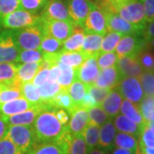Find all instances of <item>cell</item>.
Masks as SVG:
<instances>
[{
    "mask_svg": "<svg viewBox=\"0 0 154 154\" xmlns=\"http://www.w3.org/2000/svg\"><path fill=\"white\" fill-rule=\"evenodd\" d=\"M40 22V15L33 14L23 9H17L1 19L2 28L8 30H18L31 27Z\"/></svg>",
    "mask_w": 154,
    "mask_h": 154,
    "instance_id": "5",
    "label": "cell"
},
{
    "mask_svg": "<svg viewBox=\"0 0 154 154\" xmlns=\"http://www.w3.org/2000/svg\"><path fill=\"white\" fill-rule=\"evenodd\" d=\"M138 149L141 152L142 154H154V148L146 147V146H140L138 145Z\"/></svg>",
    "mask_w": 154,
    "mask_h": 154,
    "instance_id": "59",
    "label": "cell"
},
{
    "mask_svg": "<svg viewBox=\"0 0 154 154\" xmlns=\"http://www.w3.org/2000/svg\"><path fill=\"white\" fill-rule=\"evenodd\" d=\"M23 154L37 143L32 125H11L5 135Z\"/></svg>",
    "mask_w": 154,
    "mask_h": 154,
    "instance_id": "4",
    "label": "cell"
},
{
    "mask_svg": "<svg viewBox=\"0 0 154 154\" xmlns=\"http://www.w3.org/2000/svg\"><path fill=\"white\" fill-rule=\"evenodd\" d=\"M88 57L82 51H67L61 50L57 52V63L71 67L73 69H77L82 64V63Z\"/></svg>",
    "mask_w": 154,
    "mask_h": 154,
    "instance_id": "24",
    "label": "cell"
},
{
    "mask_svg": "<svg viewBox=\"0 0 154 154\" xmlns=\"http://www.w3.org/2000/svg\"><path fill=\"white\" fill-rule=\"evenodd\" d=\"M122 79V77L116 65L108 69H100L99 76L97 78L94 85L99 88L112 90L117 87Z\"/></svg>",
    "mask_w": 154,
    "mask_h": 154,
    "instance_id": "15",
    "label": "cell"
},
{
    "mask_svg": "<svg viewBox=\"0 0 154 154\" xmlns=\"http://www.w3.org/2000/svg\"><path fill=\"white\" fill-rule=\"evenodd\" d=\"M41 69V61L37 63H21L17 67V81L21 84L32 82L36 74Z\"/></svg>",
    "mask_w": 154,
    "mask_h": 154,
    "instance_id": "23",
    "label": "cell"
},
{
    "mask_svg": "<svg viewBox=\"0 0 154 154\" xmlns=\"http://www.w3.org/2000/svg\"><path fill=\"white\" fill-rule=\"evenodd\" d=\"M2 28V24H1V19H0V29Z\"/></svg>",
    "mask_w": 154,
    "mask_h": 154,
    "instance_id": "64",
    "label": "cell"
},
{
    "mask_svg": "<svg viewBox=\"0 0 154 154\" xmlns=\"http://www.w3.org/2000/svg\"><path fill=\"white\" fill-rule=\"evenodd\" d=\"M55 113L57 120L60 122L63 125H68L69 120V112L68 111L63 110V109L56 108Z\"/></svg>",
    "mask_w": 154,
    "mask_h": 154,
    "instance_id": "55",
    "label": "cell"
},
{
    "mask_svg": "<svg viewBox=\"0 0 154 154\" xmlns=\"http://www.w3.org/2000/svg\"><path fill=\"white\" fill-rule=\"evenodd\" d=\"M145 96L154 97V72L144 71L139 77Z\"/></svg>",
    "mask_w": 154,
    "mask_h": 154,
    "instance_id": "44",
    "label": "cell"
},
{
    "mask_svg": "<svg viewBox=\"0 0 154 154\" xmlns=\"http://www.w3.org/2000/svg\"><path fill=\"white\" fill-rule=\"evenodd\" d=\"M99 129L100 127L88 122V124L82 132V135L85 142L87 144L88 151L93 150L95 146H97V145H99Z\"/></svg>",
    "mask_w": 154,
    "mask_h": 154,
    "instance_id": "35",
    "label": "cell"
},
{
    "mask_svg": "<svg viewBox=\"0 0 154 154\" xmlns=\"http://www.w3.org/2000/svg\"><path fill=\"white\" fill-rule=\"evenodd\" d=\"M0 154H23L8 137L0 140Z\"/></svg>",
    "mask_w": 154,
    "mask_h": 154,
    "instance_id": "50",
    "label": "cell"
},
{
    "mask_svg": "<svg viewBox=\"0 0 154 154\" xmlns=\"http://www.w3.org/2000/svg\"><path fill=\"white\" fill-rule=\"evenodd\" d=\"M122 36H123V34H122V33L109 31L103 37L102 44H101V49H100V53L114 51L117 44L119 43V41L122 38Z\"/></svg>",
    "mask_w": 154,
    "mask_h": 154,
    "instance_id": "37",
    "label": "cell"
},
{
    "mask_svg": "<svg viewBox=\"0 0 154 154\" xmlns=\"http://www.w3.org/2000/svg\"><path fill=\"white\" fill-rule=\"evenodd\" d=\"M98 105H99L97 104V102L94 99V97L92 95H90L88 93H87L86 95L84 96V98H83L80 107H82V108L86 109V110H89V109H91L93 107H95V106H98Z\"/></svg>",
    "mask_w": 154,
    "mask_h": 154,
    "instance_id": "54",
    "label": "cell"
},
{
    "mask_svg": "<svg viewBox=\"0 0 154 154\" xmlns=\"http://www.w3.org/2000/svg\"><path fill=\"white\" fill-rule=\"evenodd\" d=\"M120 111L123 116H125L128 119H130L134 122L137 123L140 126H146L143 117L139 109V105L134 104L129 100L124 99L122 100Z\"/></svg>",
    "mask_w": 154,
    "mask_h": 154,
    "instance_id": "27",
    "label": "cell"
},
{
    "mask_svg": "<svg viewBox=\"0 0 154 154\" xmlns=\"http://www.w3.org/2000/svg\"><path fill=\"white\" fill-rule=\"evenodd\" d=\"M22 84L18 81L11 84H0V105L22 98Z\"/></svg>",
    "mask_w": 154,
    "mask_h": 154,
    "instance_id": "25",
    "label": "cell"
},
{
    "mask_svg": "<svg viewBox=\"0 0 154 154\" xmlns=\"http://www.w3.org/2000/svg\"><path fill=\"white\" fill-rule=\"evenodd\" d=\"M50 0H20V8L33 14L42 13Z\"/></svg>",
    "mask_w": 154,
    "mask_h": 154,
    "instance_id": "42",
    "label": "cell"
},
{
    "mask_svg": "<svg viewBox=\"0 0 154 154\" xmlns=\"http://www.w3.org/2000/svg\"><path fill=\"white\" fill-rule=\"evenodd\" d=\"M114 125H115L116 129L122 133H126L134 135L135 137L139 139L141 131L145 126H140L137 123L134 122L130 119H128L125 116L117 115L115 117L114 120Z\"/></svg>",
    "mask_w": 154,
    "mask_h": 154,
    "instance_id": "22",
    "label": "cell"
},
{
    "mask_svg": "<svg viewBox=\"0 0 154 154\" xmlns=\"http://www.w3.org/2000/svg\"><path fill=\"white\" fill-rule=\"evenodd\" d=\"M144 10L146 22L154 20V0H144Z\"/></svg>",
    "mask_w": 154,
    "mask_h": 154,
    "instance_id": "52",
    "label": "cell"
},
{
    "mask_svg": "<svg viewBox=\"0 0 154 154\" xmlns=\"http://www.w3.org/2000/svg\"><path fill=\"white\" fill-rule=\"evenodd\" d=\"M60 75V69L57 64H55L51 67L50 69L49 82H57Z\"/></svg>",
    "mask_w": 154,
    "mask_h": 154,
    "instance_id": "56",
    "label": "cell"
},
{
    "mask_svg": "<svg viewBox=\"0 0 154 154\" xmlns=\"http://www.w3.org/2000/svg\"><path fill=\"white\" fill-rule=\"evenodd\" d=\"M35 105L29 103L28 100L22 98L14 99L5 104L0 105V116H11L13 115H17L22 113L23 111L29 110L33 108Z\"/></svg>",
    "mask_w": 154,
    "mask_h": 154,
    "instance_id": "19",
    "label": "cell"
},
{
    "mask_svg": "<svg viewBox=\"0 0 154 154\" xmlns=\"http://www.w3.org/2000/svg\"><path fill=\"white\" fill-rule=\"evenodd\" d=\"M103 37L104 36L99 34L86 33L85 38L83 39L81 51H82L88 58L91 57H97L100 53Z\"/></svg>",
    "mask_w": 154,
    "mask_h": 154,
    "instance_id": "21",
    "label": "cell"
},
{
    "mask_svg": "<svg viewBox=\"0 0 154 154\" xmlns=\"http://www.w3.org/2000/svg\"><path fill=\"white\" fill-rule=\"evenodd\" d=\"M46 104H42L39 105H35L29 110L23 111L17 115L11 116H5L6 122L9 126L11 125H32L37 116L44 110Z\"/></svg>",
    "mask_w": 154,
    "mask_h": 154,
    "instance_id": "16",
    "label": "cell"
},
{
    "mask_svg": "<svg viewBox=\"0 0 154 154\" xmlns=\"http://www.w3.org/2000/svg\"><path fill=\"white\" fill-rule=\"evenodd\" d=\"M40 21L44 28L45 34L55 38L62 43L71 35L75 27L73 22L68 21L46 20L43 19L41 17Z\"/></svg>",
    "mask_w": 154,
    "mask_h": 154,
    "instance_id": "10",
    "label": "cell"
},
{
    "mask_svg": "<svg viewBox=\"0 0 154 154\" xmlns=\"http://www.w3.org/2000/svg\"><path fill=\"white\" fill-rule=\"evenodd\" d=\"M88 149L82 134L73 135L68 154H88Z\"/></svg>",
    "mask_w": 154,
    "mask_h": 154,
    "instance_id": "43",
    "label": "cell"
},
{
    "mask_svg": "<svg viewBox=\"0 0 154 154\" xmlns=\"http://www.w3.org/2000/svg\"><path fill=\"white\" fill-rule=\"evenodd\" d=\"M88 154H107L105 152L101 151V150H98V149H93V150H90L88 152Z\"/></svg>",
    "mask_w": 154,
    "mask_h": 154,
    "instance_id": "61",
    "label": "cell"
},
{
    "mask_svg": "<svg viewBox=\"0 0 154 154\" xmlns=\"http://www.w3.org/2000/svg\"><path fill=\"white\" fill-rule=\"evenodd\" d=\"M116 89L124 99L139 105L144 98V92L137 77H124Z\"/></svg>",
    "mask_w": 154,
    "mask_h": 154,
    "instance_id": "8",
    "label": "cell"
},
{
    "mask_svg": "<svg viewBox=\"0 0 154 154\" xmlns=\"http://www.w3.org/2000/svg\"><path fill=\"white\" fill-rule=\"evenodd\" d=\"M116 129L113 122L110 119L105 124L100 127L99 129V146L105 151H110L114 147V140Z\"/></svg>",
    "mask_w": 154,
    "mask_h": 154,
    "instance_id": "20",
    "label": "cell"
},
{
    "mask_svg": "<svg viewBox=\"0 0 154 154\" xmlns=\"http://www.w3.org/2000/svg\"><path fill=\"white\" fill-rule=\"evenodd\" d=\"M136 152L130 151V150H127V149L119 148V147H116L114 150H112L111 154H135Z\"/></svg>",
    "mask_w": 154,
    "mask_h": 154,
    "instance_id": "58",
    "label": "cell"
},
{
    "mask_svg": "<svg viewBox=\"0 0 154 154\" xmlns=\"http://www.w3.org/2000/svg\"><path fill=\"white\" fill-rule=\"evenodd\" d=\"M63 46V43L56 39L55 38L45 34L44 37L41 40V43L39 45L38 50L43 54H51V53H56L61 51Z\"/></svg>",
    "mask_w": 154,
    "mask_h": 154,
    "instance_id": "38",
    "label": "cell"
},
{
    "mask_svg": "<svg viewBox=\"0 0 154 154\" xmlns=\"http://www.w3.org/2000/svg\"><path fill=\"white\" fill-rule=\"evenodd\" d=\"M86 32L82 28L75 27L72 34L63 42V49L67 51H80L82 49L83 39L85 38Z\"/></svg>",
    "mask_w": 154,
    "mask_h": 154,
    "instance_id": "26",
    "label": "cell"
},
{
    "mask_svg": "<svg viewBox=\"0 0 154 154\" xmlns=\"http://www.w3.org/2000/svg\"><path fill=\"white\" fill-rule=\"evenodd\" d=\"M70 121L68 123V128L73 135L82 134L85 128L88 124V110L77 106L70 113Z\"/></svg>",
    "mask_w": 154,
    "mask_h": 154,
    "instance_id": "17",
    "label": "cell"
},
{
    "mask_svg": "<svg viewBox=\"0 0 154 154\" xmlns=\"http://www.w3.org/2000/svg\"><path fill=\"white\" fill-rule=\"evenodd\" d=\"M122 103V97L119 94V92L116 88H114L110 90L109 94L101 103L100 106L106 112V114L109 116L110 119H113L119 114L121 110Z\"/></svg>",
    "mask_w": 154,
    "mask_h": 154,
    "instance_id": "18",
    "label": "cell"
},
{
    "mask_svg": "<svg viewBox=\"0 0 154 154\" xmlns=\"http://www.w3.org/2000/svg\"><path fill=\"white\" fill-rule=\"evenodd\" d=\"M18 64L12 63H0V84H11L17 82Z\"/></svg>",
    "mask_w": 154,
    "mask_h": 154,
    "instance_id": "32",
    "label": "cell"
},
{
    "mask_svg": "<svg viewBox=\"0 0 154 154\" xmlns=\"http://www.w3.org/2000/svg\"><path fill=\"white\" fill-rule=\"evenodd\" d=\"M107 1L110 3L111 5H120V4L126 3V2H128L130 0H107Z\"/></svg>",
    "mask_w": 154,
    "mask_h": 154,
    "instance_id": "60",
    "label": "cell"
},
{
    "mask_svg": "<svg viewBox=\"0 0 154 154\" xmlns=\"http://www.w3.org/2000/svg\"><path fill=\"white\" fill-rule=\"evenodd\" d=\"M40 17L46 20L71 22L67 4L63 0H50L42 11Z\"/></svg>",
    "mask_w": 154,
    "mask_h": 154,
    "instance_id": "13",
    "label": "cell"
},
{
    "mask_svg": "<svg viewBox=\"0 0 154 154\" xmlns=\"http://www.w3.org/2000/svg\"><path fill=\"white\" fill-rule=\"evenodd\" d=\"M57 64L60 69V75H59L57 82L59 84L62 89L68 90L69 87L76 80L75 69L68 66V65H65L60 62H58Z\"/></svg>",
    "mask_w": 154,
    "mask_h": 154,
    "instance_id": "33",
    "label": "cell"
},
{
    "mask_svg": "<svg viewBox=\"0 0 154 154\" xmlns=\"http://www.w3.org/2000/svg\"><path fill=\"white\" fill-rule=\"evenodd\" d=\"M21 50L15 40L14 30H5L0 33V63L17 62Z\"/></svg>",
    "mask_w": 154,
    "mask_h": 154,
    "instance_id": "9",
    "label": "cell"
},
{
    "mask_svg": "<svg viewBox=\"0 0 154 154\" xmlns=\"http://www.w3.org/2000/svg\"><path fill=\"white\" fill-rule=\"evenodd\" d=\"M44 35L41 21L31 27L14 30L15 40L21 51L38 49Z\"/></svg>",
    "mask_w": 154,
    "mask_h": 154,
    "instance_id": "3",
    "label": "cell"
},
{
    "mask_svg": "<svg viewBox=\"0 0 154 154\" xmlns=\"http://www.w3.org/2000/svg\"><path fill=\"white\" fill-rule=\"evenodd\" d=\"M50 105L55 108L63 109L69 113H70L76 107L68 93V90L64 89H62L55 97H53V99L50 102Z\"/></svg>",
    "mask_w": 154,
    "mask_h": 154,
    "instance_id": "28",
    "label": "cell"
},
{
    "mask_svg": "<svg viewBox=\"0 0 154 154\" xmlns=\"http://www.w3.org/2000/svg\"><path fill=\"white\" fill-rule=\"evenodd\" d=\"M43 60V53L38 49L21 51L17 62L21 63H37Z\"/></svg>",
    "mask_w": 154,
    "mask_h": 154,
    "instance_id": "45",
    "label": "cell"
},
{
    "mask_svg": "<svg viewBox=\"0 0 154 154\" xmlns=\"http://www.w3.org/2000/svg\"><path fill=\"white\" fill-rule=\"evenodd\" d=\"M138 145H139V139L134 135L122 132L116 134L115 140H114V146L116 147L136 152L138 149Z\"/></svg>",
    "mask_w": 154,
    "mask_h": 154,
    "instance_id": "29",
    "label": "cell"
},
{
    "mask_svg": "<svg viewBox=\"0 0 154 154\" xmlns=\"http://www.w3.org/2000/svg\"><path fill=\"white\" fill-rule=\"evenodd\" d=\"M9 125L6 122L5 116H0V140L5 137L7 131H8Z\"/></svg>",
    "mask_w": 154,
    "mask_h": 154,
    "instance_id": "57",
    "label": "cell"
},
{
    "mask_svg": "<svg viewBox=\"0 0 154 154\" xmlns=\"http://www.w3.org/2000/svg\"><path fill=\"white\" fill-rule=\"evenodd\" d=\"M20 8V0H0V19Z\"/></svg>",
    "mask_w": 154,
    "mask_h": 154,
    "instance_id": "48",
    "label": "cell"
},
{
    "mask_svg": "<svg viewBox=\"0 0 154 154\" xmlns=\"http://www.w3.org/2000/svg\"><path fill=\"white\" fill-rule=\"evenodd\" d=\"M83 29L86 33H94L101 36H105L108 33L105 12L94 3L88 13Z\"/></svg>",
    "mask_w": 154,
    "mask_h": 154,
    "instance_id": "7",
    "label": "cell"
},
{
    "mask_svg": "<svg viewBox=\"0 0 154 154\" xmlns=\"http://www.w3.org/2000/svg\"><path fill=\"white\" fill-rule=\"evenodd\" d=\"M26 154H63L60 148L53 142L36 143Z\"/></svg>",
    "mask_w": 154,
    "mask_h": 154,
    "instance_id": "41",
    "label": "cell"
},
{
    "mask_svg": "<svg viewBox=\"0 0 154 154\" xmlns=\"http://www.w3.org/2000/svg\"><path fill=\"white\" fill-rule=\"evenodd\" d=\"M88 112L89 122L99 127H101L110 119L109 116L106 114V112L101 108L100 105L89 109L88 110Z\"/></svg>",
    "mask_w": 154,
    "mask_h": 154,
    "instance_id": "40",
    "label": "cell"
},
{
    "mask_svg": "<svg viewBox=\"0 0 154 154\" xmlns=\"http://www.w3.org/2000/svg\"><path fill=\"white\" fill-rule=\"evenodd\" d=\"M50 76V69L48 68H41L39 71L36 74V75L33 79V84L36 87L38 88L41 85H43L45 82H49Z\"/></svg>",
    "mask_w": 154,
    "mask_h": 154,
    "instance_id": "51",
    "label": "cell"
},
{
    "mask_svg": "<svg viewBox=\"0 0 154 154\" xmlns=\"http://www.w3.org/2000/svg\"><path fill=\"white\" fill-rule=\"evenodd\" d=\"M117 60L118 57L114 51L99 53L97 57V63L99 69H105L110 67L116 66Z\"/></svg>",
    "mask_w": 154,
    "mask_h": 154,
    "instance_id": "46",
    "label": "cell"
},
{
    "mask_svg": "<svg viewBox=\"0 0 154 154\" xmlns=\"http://www.w3.org/2000/svg\"><path fill=\"white\" fill-rule=\"evenodd\" d=\"M22 97L29 103L33 105H42V100L40 99V95L38 93V88H36L33 82L24 83L22 85Z\"/></svg>",
    "mask_w": 154,
    "mask_h": 154,
    "instance_id": "36",
    "label": "cell"
},
{
    "mask_svg": "<svg viewBox=\"0 0 154 154\" xmlns=\"http://www.w3.org/2000/svg\"><path fill=\"white\" fill-rule=\"evenodd\" d=\"M146 47V42L141 34L123 35L116 47L117 57H137L139 53Z\"/></svg>",
    "mask_w": 154,
    "mask_h": 154,
    "instance_id": "6",
    "label": "cell"
},
{
    "mask_svg": "<svg viewBox=\"0 0 154 154\" xmlns=\"http://www.w3.org/2000/svg\"><path fill=\"white\" fill-rule=\"evenodd\" d=\"M136 58L144 71L154 72V50L146 46Z\"/></svg>",
    "mask_w": 154,
    "mask_h": 154,
    "instance_id": "39",
    "label": "cell"
},
{
    "mask_svg": "<svg viewBox=\"0 0 154 154\" xmlns=\"http://www.w3.org/2000/svg\"><path fill=\"white\" fill-rule=\"evenodd\" d=\"M94 3L90 0H69L67 7L71 22L75 26L84 28L86 19Z\"/></svg>",
    "mask_w": 154,
    "mask_h": 154,
    "instance_id": "11",
    "label": "cell"
},
{
    "mask_svg": "<svg viewBox=\"0 0 154 154\" xmlns=\"http://www.w3.org/2000/svg\"><path fill=\"white\" fill-rule=\"evenodd\" d=\"M146 47H149V48H151V49L154 50V38H152V39L149 41L148 43H146Z\"/></svg>",
    "mask_w": 154,
    "mask_h": 154,
    "instance_id": "62",
    "label": "cell"
},
{
    "mask_svg": "<svg viewBox=\"0 0 154 154\" xmlns=\"http://www.w3.org/2000/svg\"><path fill=\"white\" fill-rule=\"evenodd\" d=\"M141 35L146 42V43H148L152 38H154V20L152 22H146V25L142 31Z\"/></svg>",
    "mask_w": 154,
    "mask_h": 154,
    "instance_id": "53",
    "label": "cell"
},
{
    "mask_svg": "<svg viewBox=\"0 0 154 154\" xmlns=\"http://www.w3.org/2000/svg\"><path fill=\"white\" fill-rule=\"evenodd\" d=\"M38 90L42 103L50 105L51 100L60 92L62 88L57 82H47L38 87Z\"/></svg>",
    "mask_w": 154,
    "mask_h": 154,
    "instance_id": "30",
    "label": "cell"
},
{
    "mask_svg": "<svg viewBox=\"0 0 154 154\" xmlns=\"http://www.w3.org/2000/svg\"><path fill=\"white\" fill-rule=\"evenodd\" d=\"M88 85L78 80H75L68 88V93L76 107L81 105L84 96L88 93Z\"/></svg>",
    "mask_w": 154,
    "mask_h": 154,
    "instance_id": "34",
    "label": "cell"
},
{
    "mask_svg": "<svg viewBox=\"0 0 154 154\" xmlns=\"http://www.w3.org/2000/svg\"><path fill=\"white\" fill-rule=\"evenodd\" d=\"M75 71L76 80L88 86L94 85L100 72L97 63V57H91L87 58L81 66L75 69Z\"/></svg>",
    "mask_w": 154,
    "mask_h": 154,
    "instance_id": "12",
    "label": "cell"
},
{
    "mask_svg": "<svg viewBox=\"0 0 154 154\" xmlns=\"http://www.w3.org/2000/svg\"><path fill=\"white\" fill-rule=\"evenodd\" d=\"M135 154H142V153H141V152H140L139 149H137V151H136V153Z\"/></svg>",
    "mask_w": 154,
    "mask_h": 154,
    "instance_id": "63",
    "label": "cell"
},
{
    "mask_svg": "<svg viewBox=\"0 0 154 154\" xmlns=\"http://www.w3.org/2000/svg\"><path fill=\"white\" fill-rule=\"evenodd\" d=\"M139 146L154 148V131L147 125L144 127L139 137Z\"/></svg>",
    "mask_w": 154,
    "mask_h": 154,
    "instance_id": "47",
    "label": "cell"
},
{
    "mask_svg": "<svg viewBox=\"0 0 154 154\" xmlns=\"http://www.w3.org/2000/svg\"><path fill=\"white\" fill-rule=\"evenodd\" d=\"M116 68L122 78L124 77H139L144 69L139 63L136 57H119L116 63Z\"/></svg>",
    "mask_w": 154,
    "mask_h": 154,
    "instance_id": "14",
    "label": "cell"
},
{
    "mask_svg": "<svg viewBox=\"0 0 154 154\" xmlns=\"http://www.w3.org/2000/svg\"><path fill=\"white\" fill-rule=\"evenodd\" d=\"M143 1L144 0H130L120 5H111L110 4V5L111 9L122 18L132 24L140 33H142L146 25Z\"/></svg>",
    "mask_w": 154,
    "mask_h": 154,
    "instance_id": "2",
    "label": "cell"
},
{
    "mask_svg": "<svg viewBox=\"0 0 154 154\" xmlns=\"http://www.w3.org/2000/svg\"><path fill=\"white\" fill-rule=\"evenodd\" d=\"M139 109L143 117L146 125L154 122V97L144 96L143 99L139 104Z\"/></svg>",
    "mask_w": 154,
    "mask_h": 154,
    "instance_id": "31",
    "label": "cell"
},
{
    "mask_svg": "<svg viewBox=\"0 0 154 154\" xmlns=\"http://www.w3.org/2000/svg\"><path fill=\"white\" fill-rule=\"evenodd\" d=\"M110 92V90H109V89L99 88V87H97L95 85L88 86V93L94 97V99L97 102V104L99 105H101L103 100L106 98V96L109 94Z\"/></svg>",
    "mask_w": 154,
    "mask_h": 154,
    "instance_id": "49",
    "label": "cell"
},
{
    "mask_svg": "<svg viewBox=\"0 0 154 154\" xmlns=\"http://www.w3.org/2000/svg\"><path fill=\"white\" fill-rule=\"evenodd\" d=\"M56 108L47 105L35 118L33 123L37 143L55 142L68 125H63L57 120Z\"/></svg>",
    "mask_w": 154,
    "mask_h": 154,
    "instance_id": "1",
    "label": "cell"
}]
</instances>
